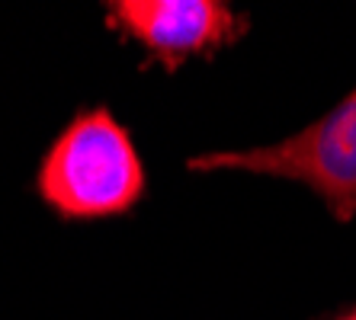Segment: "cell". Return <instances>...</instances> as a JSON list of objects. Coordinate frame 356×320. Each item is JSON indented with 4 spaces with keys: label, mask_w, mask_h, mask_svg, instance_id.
<instances>
[{
    "label": "cell",
    "mask_w": 356,
    "mask_h": 320,
    "mask_svg": "<svg viewBox=\"0 0 356 320\" xmlns=\"http://www.w3.org/2000/svg\"><path fill=\"white\" fill-rule=\"evenodd\" d=\"M109 17L167 67L216 51L248 26L216 0H122L109 3Z\"/></svg>",
    "instance_id": "cell-3"
},
{
    "label": "cell",
    "mask_w": 356,
    "mask_h": 320,
    "mask_svg": "<svg viewBox=\"0 0 356 320\" xmlns=\"http://www.w3.org/2000/svg\"><path fill=\"white\" fill-rule=\"evenodd\" d=\"M331 320H356V311H347V314H337V317H331Z\"/></svg>",
    "instance_id": "cell-4"
},
{
    "label": "cell",
    "mask_w": 356,
    "mask_h": 320,
    "mask_svg": "<svg viewBox=\"0 0 356 320\" xmlns=\"http://www.w3.org/2000/svg\"><path fill=\"white\" fill-rule=\"evenodd\" d=\"M39 192L65 218L129 212L145 192V170L129 132L106 109L77 115L42 160Z\"/></svg>",
    "instance_id": "cell-1"
},
{
    "label": "cell",
    "mask_w": 356,
    "mask_h": 320,
    "mask_svg": "<svg viewBox=\"0 0 356 320\" xmlns=\"http://www.w3.org/2000/svg\"><path fill=\"white\" fill-rule=\"evenodd\" d=\"M193 170H248L312 186L340 221L356 214V90L331 112L280 144L218 151L190 160Z\"/></svg>",
    "instance_id": "cell-2"
}]
</instances>
